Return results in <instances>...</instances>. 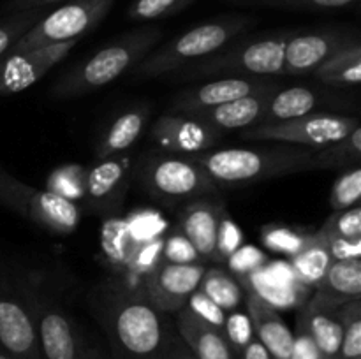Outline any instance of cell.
I'll list each match as a JSON object with an SVG mask.
<instances>
[{
    "instance_id": "8fae6325",
    "label": "cell",
    "mask_w": 361,
    "mask_h": 359,
    "mask_svg": "<svg viewBox=\"0 0 361 359\" xmlns=\"http://www.w3.org/2000/svg\"><path fill=\"white\" fill-rule=\"evenodd\" d=\"M358 41V34L348 27L291 30L286 42L284 76L312 74L330 56Z\"/></svg>"
},
{
    "instance_id": "74e56055",
    "label": "cell",
    "mask_w": 361,
    "mask_h": 359,
    "mask_svg": "<svg viewBox=\"0 0 361 359\" xmlns=\"http://www.w3.org/2000/svg\"><path fill=\"white\" fill-rule=\"evenodd\" d=\"M323 229L342 236L348 239H361V208L360 204L348 208V210L334 211L331 217L326 218Z\"/></svg>"
},
{
    "instance_id": "603a6c76",
    "label": "cell",
    "mask_w": 361,
    "mask_h": 359,
    "mask_svg": "<svg viewBox=\"0 0 361 359\" xmlns=\"http://www.w3.org/2000/svg\"><path fill=\"white\" fill-rule=\"evenodd\" d=\"M300 308L298 317L305 324L323 359H341L342 322L337 315L338 308L319 301L316 296H310Z\"/></svg>"
},
{
    "instance_id": "60d3db41",
    "label": "cell",
    "mask_w": 361,
    "mask_h": 359,
    "mask_svg": "<svg viewBox=\"0 0 361 359\" xmlns=\"http://www.w3.org/2000/svg\"><path fill=\"white\" fill-rule=\"evenodd\" d=\"M222 331H224L235 355H238V352L254 338V329L249 315L236 312V310H233L231 315H226L224 329Z\"/></svg>"
},
{
    "instance_id": "bcb514c9",
    "label": "cell",
    "mask_w": 361,
    "mask_h": 359,
    "mask_svg": "<svg viewBox=\"0 0 361 359\" xmlns=\"http://www.w3.org/2000/svg\"><path fill=\"white\" fill-rule=\"evenodd\" d=\"M67 2V0H7L2 6V13H18V11H49L53 7L60 6V4Z\"/></svg>"
},
{
    "instance_id": "7a4b0ae2",
    "label": "cell",
    "mask_w": 361,
    "mask_h": 359,
    "mask_svg": "<svg viewBox=\"0 0 361 359\" xmlns=\"http://www.w3.org/2000/svg\"><path fill=\"white\" fill-rule=\"evenodd\" d=\"M317 148L274 143L250 148H214L189 155L219 189H238L296 172L316 171Z\"/></svg>"
},
{
    "instance_id": "7dc6e473",
    "label": "cell",
    "mask_w": 361,
    "mask_h": 359,
    "mask_svg": "<svg viewBox=\"0 0 361 359\" xmlns=\"http://www.w3.org/2000/svg\"><path fill=\"white\" fill-rule=\"evenodd\" d=\"M162 359H197L196 354L187 347L185 341L180 338L178 333L173 334L171 341H169L168 348L164 352V358Z\"/></svg>"
},
{
    "instance_id": "9c48e42d",
    "label": "cell",
    "mask_w": 361,
    "mask_h": 359,
    "mask_svg": "<svg viewBox=\"0 0 361 359\" xmlns=\"http://www.w3.org/2000/svg\"><path fill=\"white\" fill-rule=\"evenodd\" d=\"M0 206L21 215L27 220L56 232L71 234L81 220L78 203L46 189H35L14 178L0 165Z\"/></svg>"
},
{
    "instance_id": "e575fe53",
    "label": "cell",
    "mask_w": 361,
    "mask_h": 359,
    "mask_svg": "<svg viewBox=\"0 0 361 359\" xmlns=\"http://www.w3.org/2000/svg\"><path fill=\"white\" fill-rule=\"evenodd\" d=\"M361 197V169L360 165L345 169L337 182L334 183L330 192V206L334 211L348 210L360 204Z\"/></svg>"
},
{
    "instance_id": "2e32d148",
    "label": "cell",
    "mask_w": 361,
    "mask_h": 359,
    "mask_svg": "<svg viewBox=\"0 0 361 359\" xmlns=\"http://www.w3.org/2000/svg\"><path fill=\"white\" fill-rule=\"evenodd\" d=\"M76 44L78 41H67L4 55L0 58V97L27 90L51 70V67L62 62Z\"/></svg>"
},
{
    "instance_id": "7bdbcfd3",
    "label": "cell",
    "mask_w": 361,
    "mask_h": 359,
    "mask_svg": "<svg viewBox=\"0 0 361 359\" xmlns=\"http://www.w3.org/2000/svg\"><path fill=\"white\" fill-rule=\"evenodd\" d=\"M187 308L192 310L197 317H201L203 320H207L208 324L212 326L219 327V329H224V322H226V312L221 308L219 305H215L207 294L197 289L192 296L187 301Z\"/></svg>"
},
{
    "instance_id": "7402d4cb",
    "label": "cell",
    "mask_w": 361,
    "mask_h": 359,
    "mask_svg": "<svg viewBox=\"0 0 361 359\" xmlns=\"http://www.w3.org/2000/svg\"><path fill=\"white\" fill-rule=\"evenodd\" d=\"M274 94L275 92H263V94L247 95V97L235 99V101L226 102V104L212 108L208 111L197 113L194 116L203 120L219 134L249 129V127L263 122L268 102Z\"/></svg>"
},
{
    "instance_id": "681fc988",
    "label": "cell",
    "mask_w": 361,
    "mask_h": 359,
    "mask_svg": "<svg viewBox=\"0 0 361 359\" xmlns=\"http://www.w3.org/2000/svg\"><path fill=\"white\" fill-rule=\"evenodd\" d=\"M80 359H111V355H109V352L102 351L101 347H97V345H90L87 340H85Z\"/></svg>"
},
{
    "instance_id": "4316f807",
    "label": "cell",
    "mask_w": 361,
    "mask_h": 359,
    "mask_svg": "<svg viewBox=\"0 0 361 359\" xmlns=\"http://www.w3.org/2000/svg\"><path fill=\"white\" fill-rule=\"evenodd\" d=\"M319 83L331 87H358L361 81V42H353L321 63L312 73Z\"/></svg>"
},
{
    "instance_id": "52a82bcc",
    "label": "cell",
    "mask_w": 361,
    "mask_h": 359,
    "mask_svg": "<svg viewBox=\"0 0 361 359\" xmlns=\"http://www.w3.org/2000/svg\"><path fill=\"white\" fill-rule=\"evenodd\" d=\"M0 351L9 359L39 358L34 292L0 259Z\"/></svg>"
},
{
    "instance_id": "c3c4849f",
    "label": "cell",
    "mask_w": 361,
    "mask_h": 359,
    "mask_svg": "<svg viewBox=\"0 0 361 359\" xmlns=\"http://www.w3.org/2000/svg\"><path fill=\"white\" fill-rule=\"evenodd\" d=\"M236 359H271V355L268 354L267 348L261 345V341L256 336L238 352Z\"/></svg>"
},
{
    "instance_id": "9a60e30c",
    "label": "cell",
    "mask_w": 361,
    "mask_h": 359,
    "mask_svg": "<svg viewBox=\"0 0 361 359\" xmlns=\"http://www.w3.org/2000/svg\"><path fill=\"white\" fill-rule=\"evenodd\" d=\"M207 263L173 264L162 260L145 278L143 292L162 313L175 315L197 291Z\"/></svg>"
},
{
    "instance_id": "5b68a950",
    "label": "cell",
    "mask_w": 361,
    "mask_h": 359,
    "mask_svg": "<svg viewBox=\"0 0 361 359\" xmlns=\"http://www.w3.org/2000/svg\"><path fill=\"white\" fill-rule=\"evenodd\" d=\"M291 30L240 35L208 58L182 69L187 80L200 77L284 76V51Z\"/></svg>"
},
{
    "instance_id": "b9f144b4",
    "label": "cell",
    "mask_w": 361,
    "mask_h": 359,
    "mask_svg": "<svg viewBox=\"0 0 361 359\" xmlns=\"http://www.w3.org/2000/svg\"><path fill=\"white\" fill-rule=\"evenodd\" d=\"M319 236L323 238L328 252L334 260L345 259H361V239H348L342 236L334 234L326 229H319Z\"/></svg>"
},
{
    "instance_id": "f1b7e54d",
    "label": "cell",
    "mask_w": 361,
    "mask_h": 359,
    "mask_svg": "<svg viewBox=\"0 0 361 359\" xmlns=\"http://www.w3.org/2000/svg\"><path fill=\"white\" fill-rule=\"evenodd\" d=\"M197 289L203 294H207L215 305L221 306L224 312H233V310L238 308L243 296H245V291H243L238 278L217 266L204 270V275Z\"/></svg>"
},
{
    "instance_id": "83f0119b",
    "label": "cell",
    "mask_w": 361,
    "mask_h": 359,
    "mask_svg": "<svg viewBox=\"0 0 361 359\" xmlns=\"http://www.w3.org/2000/svg\"><path fill=\"white\" fill-rule=\"evenodd\" d=\"M331 263H334V259H331L323 238L319 236V232H316V234H309L300 252L291 256L289 266H291L293 273L298 278L300 284L307 285V287H316L323 280L324 273Z\"/></svg>"
},
{
    "instance_id": "f6af8a7d",
    "label": "cell",
    "mask_w": 361,
    "mask_h": 359,
    "mask_svg": "<svg viewBox=\"0 0 361 359\" xmlns=\"http://www.w3.org/2000/svg\"><path fill=\"white\" fill-rule=\"evenodd\" d=\"M291 359H323L319 348L314 344L312 336L309 334L300 317L296 319V331L293 333Z\"/></svg>"
},
{
    "instance_id": "d6a6232c",
    "label": "cell",
    "mask_w": 361,
    "mask_h": 359,
    "mask_svg": "<svg viewBox=\"0 0 361 359\" xmlns=\"http://www.w3.org/2000/svg\"><path fill=\"white\" fill-rule=\"evenodd\" d=\"M48 11H18L0 18V58L14 46V42L27 30H30Z\"/></svg>"
},
{
    "instance_id": "836d02e7",
    "label": "cell",
    "mask_w": 361,
    "mask_h": 359,
    "mask_svg": "<svg viewBox=\"0 0 361 359\" xmlns=\"http://www.w3.org/2000/svg\"><path fill=\"white\" fill-rule=\"evenodd\" d=\"M196 0H133L127 9L130 21H155L182 13Z\"/></svg>"
},
{
    "instance_id": "277c9868",
    "label": "cell",
    "mask_w": 361,
    "mask_h": 359,
    "mask_svg": "<svg viewBox=\"0 0 361 359\" xmlns=\"http://www.w3.org/2000/svg\"><path fill=\"white\" fill-rule=\"evenodd\" d=\"M256 25V18L249 14H226L189 28L152 49L133 70V80H154L169 73H178L200 60L208 58L240 35L247 34Z\"/></svg>"
},
{
    "instance_id": "484cf974",
    "label": "cell",
    "mask_w": 361,
    "mask_h": 359,
    "mask_svg": "<svg viewBox=\"0 0 361 359\" xmlns=\"http://www.w3.org/2000/svg\"><path fill=\"white\" fill-rule=\"evenodd\" d=\"M324 99L326 95L307 87H291L284 90L281 88L271 95L263 122H282L310 115L317 106L323 104Z\"/></svg>"
},
{
    "instance_id": "ffe728a7",
    "label": "cell",
    "mask_w": 361,
    "mask_h": 359,
    "mask_svg": "<svg viewBox=\"0 0 361 359\" xmlns=\"http://www.w3.org/2000/svg\"><path fill=\"white\" fill-rule=\"evenodd\" d=\"M245 305L254 336L267 348L271 359H291L293 331L282 320L281 313L250 291H245Z\"/></svg>"
},
{
    "instance_id": "ee69618b",
    "label": "cell",
    "mask_w": 361,
    "mask_h": 359,
    "mask_svg": "<svg viewBox=\"0 0 361 359\" xmlns=\"http://www.w3.org/2000/svg\"><path fill=\"white\" fill-rule=\"evenodd\" d=\"M243 232L240 231L238 225L226 215L221 222V229H219L217 236V256L219 263H224L238 246H242Z\"/></svg>"
},
{
    "instance_id": "7c38bea8",
    "label": "cell",
    "mask_w": 361,
    "mask_h": 359,
    "mask_svg": "<svg viewBox=\"0 0 361 359\" xmlns=\"http://www.w3.org/2000/svg\"><path fill=\"white\" fill-rule=\"evenodd\" d=\"M34 292L35 326H37L39 358L80 359L85 338L66 306L48 294Z\"/></svg>"
},
{
    "instance_id": "d590c367",
    "label": "cell",
    "mask_w": 361,
    "mask_h": 359,
    "mask_svg": "<svg viewBox=\"0 0 361 359\" xmlns=\"http://www.w3.org/2000/svg\"><path fill=\"white\" fill-rule=\"evenodd\" d=\"M358 0H240L236 4L250 7H268V9L317 13V11L344 9V7H351Z\"/></svg>"
},
{
    "instance_id": "ac0fdd59",
    "label": "cell",
    "mask_w": 361,
    "mask_h": 359,
    "mask_svg": "<svg viewBox=\"0 0 361 359\" xmlns=\"http://www.w3.org/2000/svg\"><path fill=\"white\" fill-rule=\"evenodd\" d=\"M226 208L215 197H201L185 203L180 213V231L192 243L203 263H219L217 236Z\"/></svg>"
},
{
    "instance_id": "e0dca14e",
    "label": "cell",
    "mask_w": 361,
    "mask_h": 359,
    "mask_svg": "<svg viewBox=\"0 0 361 359\" xmlns=\"http://www.w3.org/2000/svg\"><path fill=\"white\" fill-rule=\"evenodd\" d=\"M150 137L161 148V151L189 157L201 151L214 150L221 143L222 134L212 129L197 116L169 113L157 118L150 130Z\"/></svg>"
},
{
    "instance_id": "816d5d0a",
    "label": "cell",
    "mask_w": 361,
    "mask_h": 359,
    "mask_svg": "<svg viewBox=\"0 0 361 359\" xmlns=\"http://www.w3.org/2000/svg\"><path fill=\"white\" fill-rule=\"evenodd\" d=\"M231 2H240V0H231Z\"/></svg>"
},
{
    "instance_id": "d6986e66",
    "label": "cell",
    "mask_w": 361,
    "mask_h": 359,
    "mask_svg": "<svg viewBox=\"0 0 361 359\" xmlns=\"http://www.w3.org/2000/svg\"><path fill=\"white\" fill-rule=\"evenodd\" d=\"M238 282L245 291L259 296L264 303L277 308H295L307 301L309 287L300 284L291 266L284 263L264 264L261 270L240 277Z\"/></svg>"
},
{
    "instance_id": "f907efd6",
    "label": "cell",
    "mask_w": 361,
    "mask_h": 359,
    "mask_svg": "<svg viewBox=\"0 0 361 359\" xmlns=\"http://www.w3.org/2000/svg\"><path fill=\"white\" fill-rule=\"evenodd\" d=\"M0 359H9V358H7V355H6V354H4V352H2V351H0Z\"/></svg>"
},
{
    "instance_id": "6da1fadb",
    "label": "cell",
    "mask_w": 361,
    "mask_h": 359,
    "mask_svg": "<svg viewBox=\"0 0 361 359\" xmlns=\"http://www.w3.org/2000/svg\"><path fill=\"white\" fill-rule=\"evenodd\" d=\"M92 315L104 331L111 359H162L176 333L171 315L155 308L143 291L106 278L88 292Z\"/></svg>"
},
{
    "instance_id": "1f68e13d",
    "label": "cell",
    "mask_w": 361,
    "mask_h": 359,
    "mask_svg": "<svg viewBox=\"0 0 361 359\" xmlns=\"http://www.w3.org/2000/svg\"><path fill=\"white\" fill-rule=\"evenodd\" d=\"M342 322L341 359H361V303L349 301L337 310Z\"/></svg>"
},
{
    "instance_id": "cb8c5ba5",
    "label": "cell",
    "mask_w": 361,
    "mask_h": 359,
    "mask_svg": "<svg viewBox=\"0 0 361 359\" xmlns=\"http://www.w3.org/2000/svg\"><path fill=\"white\" fill-rule=\"evenodd\" d=\"M150 111L152 109L147 104H137L111 120L95 146V158L101 160V158L126 153L143 134L150 118Z\"/></svg>"
},
{
    "instance_id": "d4e9b609",
    "label": "cell",
    "mask_w": 361,
    "mask_h": 359,
    "mask_svg": "<svg viewBox=\"0 0 361 359\" xmlns=\"http://www.w3.org/2000/svg\"><path fill=\"white\" fill-rule=\"evenodd\" d=\"M319 301L341 308L342 305L361 298V259L334 260L324 273L323 280L316 285Z\"/></svg>"
},
{
    "instance_id": "44dd1931",
    "label": "cell",
    "mask_w": 361,
    "mask_h": 359,
    "mask_svg": "<svg viewBox=\"0 0 361 359\" xmlns=\"http://www.w3.org/2000/svg\"><path fill=\"white\" fill-rule=\"evenodd\" d=\"M173 322L176 333L197 359H236L224 331L208 324L187 306L175 313Z\"/></svg>"
},
{
    "instance_id": "f35d334b",
    "label": "cell",
    "mask_w": 361,
    "mask_h": 359,
    "mask_svg": "<svg viewBox=\"0 0 361 359\" xmlns=\"http://www.w3.org/2000/svg\"><path fill=\"white\" fill-rule=\"evenodd\" d=\"M162 260L173 264H192V263H203L201 257L197 256L196 248L192 243L185 238L182 231H175L164 239L162 245Z\"/></svg>"
},
{
    "instance_id": "4dcf8cb0",
    "label": "cell",
    "mask_w": 361,
    "mask_h": 359,
    "mask_svg": "<svg viewBox=\"0 0 361 359\" xmlns=\"http://www.w3.org/2000/svg\"><path fill=\"white\" fill-rule=\"evenodd\" d=\"M85 176L87 169L80 164H63L48 176L46 190L60 197L78 203L85 196Z\"/></svg>"
},
{
    "instance_id": "3957f363",
    "label": "cell",
    "mask_w": 361,
    "mask_h": 359,
    "mask_svg": "<svg viewBox=\"0 0 361 359\" xmlns=\"http://www.w3.org/2000/svg\"><path fill=\"white\" fill-rule=\"evenodd\" d=\"M162 35L161 28L152 25L118 35L62 74L49 94L55 99H74L113 83L130 73L162 41Z\"/></svg>"
},
{
    "instance_id": "f546056e",
    "label": "cell",
    "mask_w": 361,
    "mask_h": 359,
    "mask_svg": "<svg viewBox=\"0 0 361 359\" xmlns=\"http://www.w3.org/2000/svg\"><path fill=\"white\" fill-rule=\"evenodd\" d=\"M361 162V129L326 146L317 148L316 169H351Z\"/></svg>"
},
{
    "instance_id": "ba28073f",
    "label": "cell",
    "mask_w": 361,
    "mask_h": 359,
    "mask_svg": "<svg viewBox=\"0 0 361 359\" xmlns=\"http://www.w3.org/2000/svg\"><path fill=\"white\" fill-rule=\"evenodd\" d=\"M116 0H67L49 9L30 30L25 32L6 55L41 46L80 41L102 23Z\"/></svg>"
},
{
    "instance_id": "30bf717a",
    "label": "cell",
    "mask_w": 361,
    "mask_h": 359,
    "mask_svg": "<svg viewBox=\"0 0 361 359\" xmlns=\"http://www.w3.org/2000/svg\"><path fill=\"white\" fill-rule=\"evenodd\" d=\"M356 127H360V120L356 116L310 113L282 122L257 123L249 129H243L240 137L247 141H274V143L321 148L342 139Z\"/></svg>"
},
{
    "instance_id": "8992f818",
    "label": "cell",
    "mask_w": 361,
    "mask_h": 359,
    "mask_svg": "<svg viewBox=\"0 0 361 359\" xmlns=\"http://www.w3.org/2000/svg\"><path fill=\"white\" fill-rule=\"evenodd\" d=\"M134 180L147 196L168 206L219 194V187L197 162L166 151L143 155L134 165Z\"/></svg>"
},
{
    "instance_id": "5bb4252c",
    "label": "cell",
    "mask_w": 361,
    "mask_h": 359,
    "mask_svg": "<svg viewBox=\"0 0 361 359\" xmlns=\"http://www.w3.org/2000/svg\"><path fill=\"white\" fill-rule=\"evenodd\" d=\"M134 176L129 155L101 158L87 169L83 203L87 211L106 217L122 206Z\"/></svg>"
},
{
    "instance_id": "8d00e7d4",
    "label": "cell",
    "mask_w": 361,
    "mask_h": 359,
    "mask_svg": "<svg viewBox=\"0 0 361 359\" xmlns=\"http://www.w3.org/2000/svg\"><path fill=\"white\" fill-rule=\"evenodd\" d=\"M226 263H228L229 273H233L236 278H240L261 270V267L268 263V257L264 256L263 250H259L257 246L245 245L238 246V248L226 259Z\"/></svg>"
},
{
    "instance_id": "ab89813d",
    "label": "cell",
    "mask_w": 361,
    "mask_h": 359,
    "mask_svg": "<svg viewBox=\"0 0 361 359\" xmlns=\"http://www.w3.org/2000/svg\"><path fill=\"white\" fill-rule=\"evenodd\" d=\"M307 238H309V234H298V232L291 231V229L277 227V225L267 227L263 231V241L267 248L288 253V256H295L296 252H300V248L305 245Z\"/></svg>"
},
{
    "instance_id": "4fadbf2b",
    "label": "cell",
    "mask_w": 361,
    "mask_h": 359,
    "mask_svg": "<svg viewBox=\"0 0 361 359\" xmlns=\"http://www.w3.org/2000/svg\"><path fill=\"white\" fill-rule=\"evenodd\" d=\"M277 90H281V81H277V77H219V80L178 92L173 97L169 109L175 115L194 116L197 113L208 111V109L217 108L226 102L235 101V99Z\"/></svg>"
}]
</instances>
